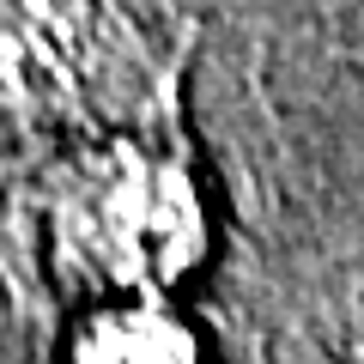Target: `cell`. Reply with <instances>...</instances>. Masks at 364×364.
Segmentation results:
<instances>
[{"label": "cell", "instance_id": "obj_1", "mask_svg": "<svg viewBox=\"0 0 364 364\" xmlns=\"http://www.w3.org/2000/svg\"><path fill=\"white\" fill-rule=\"evenodd\" d=\"M67 237L91 273L128 291H158L188 273L200 255V200L188 170L170 158H146L134 146L85 164L67 200Z\"/></svg>", "mask_w": 364, "mask_h": 364}, {"label": "cell", "instance_id": "obj_2", "mask_svg": "<svg viewBox=\"0 0 364 364\" xmlns=\"http://www.w3.org/2000/svg\"><path fill=\"white\" fill-rule=\"evenodd\" d=\"M73 364H200V340L158 304H122L79 328Z\"/></svg>", "mask_w": 364, "mask_h": 364}, {"label": "cell", "instance_id": "obj_3", "mask_svg": "<svg viewBox=\"0 0 364 364\" xmlns=\"http://www.w3.org/2000/svg\"><path fill=\"white\" fill-rule=\"evenodd\" d=\"M358 364H364V352H358Z\"/></svg>", "mask_w": 364, "mask_h": 364}]
</instances>
